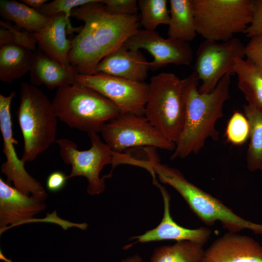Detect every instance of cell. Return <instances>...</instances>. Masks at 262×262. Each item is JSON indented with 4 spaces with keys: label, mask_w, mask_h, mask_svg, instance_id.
Returning <instances> with one entry per match:
<instances>
[{
    "label": "cell",
    "mask_w": 262,
    "mask_h": 262,
    "mask_svg": "<svg viewBox=\"0 0 262 262\" xmlns=\"http://www.w3.org/2000/svg\"><path fill=\"white\" fill-rule=\"evenodd\" d=\"M71 16L84 23L71 41L68 54L69 63L77 74H95L103 58L140 30L137 15L112 14L100 0L73 9Z\"/></svg>",
    "instance_id": "cell-1"
},
{
    "label": "cell",
    "mask_w": 262,
    "mask_h": 262,
    "mask_svg": "<svg viewBox=\"0 0 262 262\" xmlns=\"http://www.w3.org/2000/svg\"><path fill=\"white\" fill-rule=\"evenodd\" d=\"M199 80L195 71L182 79L185 119L172 160L198 153L208 138L219 139L215 123L223 117L224 105L229 98L230 75H225L209 93H199Z\"/></svg>",
    "instance_id": "cell-2"
},
{
    "label": "cell",
    "mask_w": 262,
    "mask_h": 262,
    "mask_svg": "<svg viewBox=\"0 0 262 262\" xmlns=\"http://www.w3.org/2000/svg\"><path fill=\"white\" fill-rule=\"evenodd\" d=\"M147 164L151 176L174 188L183 198L191 210L209 226L219 221L224 229L237 233L248 229L262 235V224L246 220L235 213L218 198L188 181L178 169L161 163L156 155H150Z\"/></svg>",
    "instance_id": "cell-3"
},
{
    "label": "cell",
    "mask_w": 262,
    "mask_h": 262,
    "mask_svg": "<svg viewBox=\"0 0 262 262\" xmlns=\"http://www.w3.org/2000/svg\"><path fill=\"white\" fill-rule=\"evenodd\" d=\"M16 114L24 140L21 159L30 162L56 141L58 117L43 91L25 82L21 83Z\"/></svg>",
    "instance_id": "cell-4"
},
{
    "label": "cell",
    "mask_w": 262,
    "mask_h": 262,
    "mask_svg": "<svg viewBox=\"0 0 262 262\" xmlns=\"http://www.w3.org/2000/svg\"><path fill=\"white\" fill-rule=\"evenodd\" d=\"M52 103L61 121L88 134L100 132L103 126L120 113L109 99L77 82L58 88Z\"/></svg>",
    "instance_id": "cell-5"
},
{
    "label": "cell",
    "mask_w": 262,
    "mask_h": 262,
    "mask_svg": "<svg viewBox=\"0 0 262 262\" xmlns=\"http://www.w3.org/2000/svg\"><path fill=\"white\" fill-rule=\"evenodd\" d=\"M183 81L175 74L163 72L148 84L144 115L165 137L175 143L185 119Z\"/></svg>",
    "instance_id": "cell-6"
},
{
    "label": "cell",
    "mask_w": 262,
    "mask_h": 262,
    "mask_svg": "<svg viewBox=\"0 0 262 262\" xmlns=\"http://www.w3.org/2000/svg\"><path fill=\"white\" fill-rule=\"evenodd\" d=\"M255 0H192L197 34L227 41L250 24Z\"/></svg>",
    "instance_id": "cell-7"
},
{
    "label": "cell",
    "mask_w": 262,
    "mask_h": 262,
    "mask_svg": "<svg viewBox=\"0 0 262 262\" xmlns=\"http://www.w3.org/2000/svg\"><path fill=\"white\" fill-rule=\"evenodd\" d=\"M100 133L104 142L116 153L140 147L174 151L176 147L145 115L120 113L103 126Z\"/></svg>",
    "instance_id": "cell-8"
},
{
    "label": "cell",
    "mask_w": 262,
    "mask_h": 262,
    "mask_svg": "<svg viewBox=\"0 0 262 262\" xmlns=\"http://www.w3.org/2000/svg\"><path fill=\"white\" fill-rule=\"evenodd\" d=\"M90 148L81 151L71 140L62 138L56 140L60 154L64 162L71 165V170L67 179L83 176L87 180V192L90 195H98L105 189L104 179L99 174L104 166L113 164L115 152L103 142L97 133H88Z\"/></svg>",
    "instance_id": "cell-9"
},
{
    "label": "cell",
    "mask_w": 262,
    "mask_h": 262,
    "mask_svg": "<svg viewBox=\"0 0 262 262\" xmlns=\"http://www.w3.org/2000/svg\"><path fill=\"white\" fill-rule=\"evenodd\" d=\"M246 45L237 37L225 42L204 40L196 52L195 71L202 81L200 93L213 91L226 74H233L235 60L246 57Z\"/></svg>",
    "instance_id": "cell-10"
},
{
    "label": "cell",
    "mask_w": 262,
    "mask_h": 262,
    "mask_svg": "<svg viewBox=\"0 0 262 262\" xmlns=\"http://www.w3.org/2000/svg\"><path fill=\"white\" fill-rule=\"evenodd\" d=\"M16 92L8 96L0 94V128L3 138L2 152L6 161L0 167L1 173L6 177V182L22 193L46 198L47 194L41 183L27 172L22 159H19L15 148L18 142L13 137L11 105Z\"/></svg>",
    "instance_id": "cell-11"
},
{
    "label": "cell",
    "mask_w": 262,
    "mask_h": 262,
    "mask_svg": "<svg viewBox=\"0 0 262 262\" xmlns=\"http://www.w3.org/2000/svg\"><path fill=\"white\" fill-rule=\"evenodd\" d=\"M75 82L98 92L113 102L120 113L144 115L148 84L103 74H76Z\"/></svg>",
    "instance_id": "cell-12"
},
{
    "label": "cell",
    "mask_w": 262,
    "mask_h": 262,
    "mask_svg": "<svg viewBox=\"0 0 262 262\" xmlns=\"http://www.w3.org/2000/svg\"><path fill=\"white\" fill-rule=\"evenodd\" d=\"M124 45L129 49L147 51L153 58L149 62L150 69L153 70L168 64L190 66L193 59L188 42L164 38L155 31L139 30Z\"/></svg>",
    "instance_id": "cell-13"
},
{
    "label": "cell",
    "mask_w": 262,
    "mask_h": 262,
    "mask_svg": "<svg viewBox=\"0 0 262 262\" xmlns=\"http://www.w3.org/2000/svg\"><path fill=\"white\" fill-rule=\"evenodd\" d=\"M154 184L159 189L164 202V214L160 223L155 228L146 231L144 234L130 238L135 242L123 247L127 249L136 243H146L164 240L177 242L189 241L203 246L209 240L212 231L208 228L200 227L191 229L181 226L172 218L170 213V195L165 187L153 179Z\"/></svg>",
    "instance_id": "cell-14"
},
{
    "label": "cell",
    "mask_w": 262,
    "mask_h": 262,
    "mask_svg": "<svg viewBox=\"0 0 262 262\" xmlns=\"http://www.w3.org/2000/svg\"><path fill=\"white\" fill-rule=\"evenodd\" d=\"M46 198L26 195L0 178V229L3 232L11 227L33 219L45 210Z\"/></svg>",
    "instance_id": "cell-15"
},
{
    "label": "cell",
    "mask_w": 262,
    "mask_h": 262,
    "mask_svg": "<svg viewBox=\"0 0 262 262\" xmlns=\"http://www.w3.org/2000/svg\"><path fill=\"white\" fill-rule=\"evenodd\" d=\"M201 262H262V246L249 236L229 231L204 250Z\"/></svg>",
    "instance_id": "cell-16"
},
{
    "label": "cell",
    "mask_w": 262,
    "mask_h": 262,
    "mask_svg": "<svg viewBox=\"0 0 262 262\" xmlns=\"http://www.w3.org/2000/svg\"><path fill=\"white\" fill-rule=\"evenodd\" d=\"M149 69V62L139 50L129 49L123 45L102 59L96 67L95 74L144 82Z\"/></svg>",
    "instance_id": "cell-17"
},
{
    "label": "cell",
    "mask_w": 262,
    "mask_h": 262,
    "mask_svg": "<svg viewBox=\"0 0 262 262\" xmlns=\"http://www.w3.org/2000/svg\"><path fill=\"white\" fill-rule=\"evenodd\" d=\"M66 33H72L63 13L51 17L43 29L32 33L40 50L65 69L74 72L68 60L71 41L67 38Z\"/></svg>",
    "instance_id": "cell-18"
},
{
    "label": "cell",
    "mask_w": 262,
    "mask_h": 262,
    "mask_svg": "<svg viewBox=\"0 0 262 262\" xmlns=\"http://www.w3.org/2000/svg\"><path fill=\"white\" fill-rule=\"evenodd\" d=\"M30 82L34 86L60 88L76 82L75 73L65 69L40 49L33 52L30 70Z\"/></svg>",
    "instance_id": "cell-19"
},
{
    "label": "cell",
    "mask_w": 262,
    "mask_h": 262,
    "mask_svg": "<svg viewBox=\"0 0 262 262\" xmlns=\"http://www.w3.org/2000/svg\"><path fill=\"white\" fill-rule=\"evenodd\" d=\"M33 52L16 45L0 46V81L11 84L14 80L29 72Z\"/></svg>",
    "instance_id": "cell-20"
},
{
    "label": "cell",
    "mask_w": 262,
    "mask_h": 262,
    "mask_svg": "<svg viewBox=\"0 0 262 262\" xmlns=\"http://www.w3.org/2000/svg\"><path fill=\"white\" fill-rule=\"evenodd\" d=\"M168 38L186 42L196 36L192 0H170Z\"/></svg>",
    "instance_id": "cell-21"
},
{
    "label": "cell",
    "mask_w": 262,
    "mask_h": 262,
    "mask_svg": "<svg viewBox=\"0 0 262 262\" xmlns=\"http://www.w3.org/2000/svg\"><path fill=\"white\" fill-rule=\"evenodd\" d=\"M233 74L238 78V87L247 104L262 112V69L247 59L235 60Z\"/></svg>",
    "instance_id": "cell-22"
},
{
    "label": "cell",
    "mask_w": 262,
    "mask_h": 262,
    "mask_svg": "<svg viewBox=\"0 0 262 262\" xmlns=\"http://www.w3.org/2000/svg\"><path fill=\"white\" fill-rule=\"evenodd\" d=\"M0 15L5 21L13 22L17 27L31 33L41 30L50 19L15 0H0Z\"/></svg>",
    "instance_id": "cell-23"
},
{
    "label": "cell",
    "mask_w": 262,
    "mask_h": 262,
    "mask_svg": "<svg viewBox=\"0 0 262 262\" xmlns=\"http://www.w3.org/2000/svg\"><path fill=\"white\" fill-rule=\"evenodd\" d=\"M243 110L250 127L247 168L250 172L262 171V112L249 104L244 105Z\"/></svg>",
    "instance_id": "cell-24"
},
{
    "label": "cell",
    "mask_w": 262,
    "mask_h": 262,
    "mask_svg": "<svg viewBox=\"0 0 262 262\" xmlns=\"http://www.w3.org/2000/svg\"><path fill=\"white\" fill-rule=\"evenodd\" d=\"M204 250L203 246L189 241L177 242L172 246L155 248L151 262H201Z\"/></svg>",
    "instance_id": "cell-25"
},
{
    "label": "cell",
    "mask_w": 262,
    "mask_h": 262,
    "mask_svg": "<svg viewBox=\"0 0 262 262\" xmlns=\"http://www.w3.org/2000/svg\"><path fill=\"white\" fill-rule=\"evenodd\" d=\"M140 23L144 29L155 31L161 24L168 25L170 13L166 0H139Z\"/></svg>",
    "instance_id": "cell-26"
},
{
    "label": "cell",
    "mask_w": 262,
    "mask_h": 262,
    "mask_svg": "<svg viewBox=\"0 0 262 262\" xmlns=\"http://www.w3.org/2000/svg\"><path fill=\"white\" fill-rule=\"evenodd\" d=\"M0 46L14 44L25 48L33 52L37 50V42L32 33L18 27L13 26L10 22L0 21Z\"/></svg>",
    "instance_id": "cell-27"
},
{
    "label": "cell",
    "mask_w": 262,
    "mask_h": 262,
    "mask_svg": "<svg viewBox=\"0 0 262 262\" xmlns=\"http://www.w3.org/2000/svg\"><path fill=\"white\" fill-rule=\"evenodd\" d=\"M249 124L245 115L238 111L234 112L226 127L227 140L233 145H242L249 138Z\"/></svg>",
    "instance_id": "cell-28"
},
{
    "label": "cell",
    "mask_w": 262,
    "mask_h": 262,
    "mask_svg": "<svg viewBox=\"0 0 262 262\" xmlns=\"http://www.w3.org/2000/svg\"><path fill=\"white\" fill-rule=\"evenodd\" d=\"M94 0H55L44 4L39 12L44 16L51 17L57 14L63 13L65 15L72 33H79L82 26L78 27H73L70 23V17L71 16L73 9L82 5L93 2Z\"/></svg>",
    "instance_id": "cell-29"
},
{
    "label": "cell",
    "mask_w": 262,
    "mask_h": 262,
    "mask_svg": "<svg viewBox=\"0 0 262 262\" xmlns=\"http://www.w3.org/2000/svg\"><path fill=\"white\" fill-rule=\"evenodd\" d=\"M101 1L106 10L114 15H136L139 10L136 0H101Z\"/></svg>",
    "instance_id": "cell-30"
},
{
    "label": "cell",
    "mask_w": 262,
    "mask_h": 262,
    "mask_svg": "<svg viewBox=\"0 0 262 262\" xmlns=\"http://www.w3.org/2000/svg\"><path fill=\"white\" fill-rule=\"evenodd\" d=\"M246 57L262 69V34L253 36L246 45Z\"/></svg>",
    "instance_id": "cell-31"
},
{
    "label": "cell",
    "mask_w": 262,
    "mask_h": 262,
    "mask_svg": "<svg viewBox=\"0 0 262 262\" xmlns=\"http://www.w3.org/2000/svg\"><path fill=\"white\" fill-rule=\"evenodd\" d=\"M243 33L250 38L262 34V0H254L251 22Z\"/></svg>",
    "instance_id": "cell-32"
},
{
    "label": "cell",
    "mask_w": 262,
    "mask_h": 262,
    "mask_svg": "<svg viewBox=\"0 0 262 262\" xmlns=\"http://www.w3.org/2000/svg\"><path fill=\"white\" fill-rule=\"evenodd\" d=\"M67 180V176L63 172L59 171L53 172L47 178V188L51 192L59 191L64 187Z\"/></svg>",
    "instance_id": "cell-33"
},
{
    "label": "cell",
    "mask_w": 262,
    "mask_h": 262,
    "mask_svg": "<svg viewBox=\"0 0 262 262\" xmlns=\"http://www.w3.org/2000/svg\"><path fill=\"white\" fill-rule=\"evenodd\" d=\"M22 2L28 6L29 7L36 10L38 11L40 9L42 6L47 3V0H22Z\"/></svg>",
    "instance_id": "cell-34"
},
{
    "label": "cell",
    "mask_w": 262,
    "mask_h": 262,
    "mask_svg": "<svg viewBox=\"0 0 262 262\" xmlns=\"http://www.w3.org/2000/svg\"><path fill=\"white\" fill-rule=\"evenodd\" d=\"M120 262H143V260L139 255L135 254L122 259Z\"/></svg>",
    "instance_id": "cell-35"
}]
</instances>
